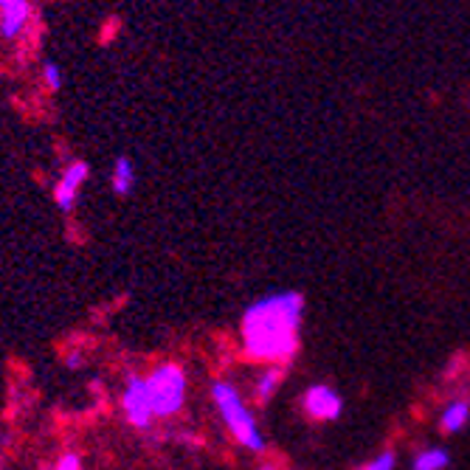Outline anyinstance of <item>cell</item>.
<instances>
[{"label": "cell", "mask_w": 470, "mask_h": 470, "mask_svg": "<svg viewBox=\"0 0 470 470\" xmlns=\"http://www.w3.org/2000/svg\"><path fill=\"white\" fill-rule=\"evenodd\" d=\"M122 411H124V420L133 425L147 431L155 420V411L153 403H149V391H147V378L141 374H130L124 394H122Z\"/></svg>", "instance_id": "277c9868"}, {"label": "cell", "mask_w": 470, "mask_h": 470, "mask_svg": "<svg viewBox=\"0 0 470 470\" xmlns=\"http://www.w3.org/2000/svg\"><path fill=\"white\" fill-rule=\"evenodd\" d=\"M281 381H285V366H265V369H262L259 378H256V383H254L256 403L268 406V403L276 398V391H279Z\"/></svg>", "instance_id": "9c48e42d"}, {"label": "cell", "mask_w": 470, "mask_h": 470, "mask_svg": "<svg viewBox=\"0 0 470 470\" xmlns=\"http://www.w3.org/2000/svg\"><path fill=\"white\" fill-rule=\"evenodd\" d=\"M147 391L158 420L175 417L186 403V391H189V381H186L183 366L172 361L155 366L147 374Z\"/></svg>", "instance_id": "3957f363"}, {"label": "cell", "mask_w": 470, "mask_h": 470, "mask_svg": "<svg viewBox=\"0 0 470 470\" xmlns=\"http://www.w3.org/2000/svg\"><path fill=\"white\" fill-rule=\"evenodd\" d=\"M212 403L217 408L220 420L225 423V428H229V434L242 448L254 450V454H262V450H265V437H262L254 411L248 408L246 400H242L239 389L231 381H214V386H212Z\"/></svg>", "instance_id": "7a4b0ae2"}, {"label": "cell", "mask_w": 470, "mask_h": 470, "mask_svg": "<svg viewBox=\"0 0 470 470\" xmlns=\"http://www.w3.org/2000/svg\"><path fill=\"white\" fill-rule=\"evenodd\" d=\"M259 470H281V467H276V465H268V462H265V465H262Z\"/></svg>", "instance_id": "9a60e30c"}, {"label": "cell", "mask_w": 470, "mask_h": 470, "mask_svg": "<svg viewBox=\"0 0 470 470\" xmlns=\"http://www.w3.org/2000/svg\"><path fill=\"white\" fill-rule=\"evenodd\" d=\"M305 324V296L298 290H279L256 298L239 318V341L246 358L265 366H288Z\"/></svg>", "instance_id": "6da1fadb"}, {"label": "cell", "mask_w": 470, "mask_h": 470, "mask_svg": "<svg viewBox=\"0 0 470 470\" xmlns=\"http://www.w3.org/2000/svg\"><path fill=\"white\" fill-rule=\"evenodd\" d=\"M450 465V454L440 445H431V448H423L420 454L411 462V470H445Z\"/></svg>", "instance_id": "8fae6325"}, {"label": "cell", "mask_w": 470, "mask_h": 470, "mask_svg": "<svg viewBox=\"0 0 470 470\" xmlns=\"http://www.w3.org/2000/svg\"><path fill=\"white\" fill-rule=\"evenodd\" d=\"M43 82H46V88L48 90H60L63 88V71H60V65L56 63H43Z\"/></svg>", "instance_id": "7c38bea8"}, {"label": "cell", "mask_w": 470, "mask_h": 470, "mask_svg": "<svg viewBox=\"0 0 470 470\" xmlns=\"http://www.w3.org/2000/svg\"><path fill=\"white\" fill-rule=\"evenodd\" d=\"M31 17L29 0H0V34L6 40H14L26 31V23Z\"/></svg>", "instance_id": "52a82bcc"}, {"label": "cell", "mask_w": 470, "mask_h": 470, "mask_svg": "<svg viewBox=\"0 0 470 470\" xmlns=\"http://www.w3.org/2000/svg\"><path fill=\"white\" fill-rule=\"evenodd\" d=\"M302 408L315 423H335L344 415V398L330 383H313L302 394Z\"/></svg>", "instance_id": "5b68a950"}, {"label": "cell", "mask_w": 470, "mask_h": 470, "mask_svg": "<svg viewBox=\"0 0 470 470\" xmlns=\"http://www.w3.org/2000/svg\"><path fill=\"white\" fill-rule=\"evenodd\" d=\"M110 186L113 192L119 197H127L130 192L136 189V166L127 155H119L116 164H113V172H110Z\"/></svg>", "instance_id": "30bf717a"}, {"label": "cell", "mask_w": 470, "mask_h": 470, "mask_svg": "<svg viewBox=\"0 0 470 470\" xmlns=\"http://www.w3.org/2000/svg\"><path fill=\"white\" fill-rule=\"evenodd\" d=\"M88 175H90V166L85 164V161H73L65 172H63V178L56 180V186H54V203H56V209L60 212H73V206H77V197H80V189H82V183L88 180Z\"/></svg>", "instance_id": "8992f818"}, {"label": "cell", "mask_w": 470, "mask_h": 470, "mask_svg": "<svg viewBox=\"0 0 470 470\" xmlns=\"http://www.w3.org/2000/svg\"><path fill=\"white\" fill-rule=\"evenodd\" d=\"M467 423H470V400H465V398L448 400L445 408L440 411V431L442 434H459V431H465Z\"/></svg>", "instance_id": "ba28073f"}, {"label": "cell", "mask_w": 470, "mask_h": 470, "mask_svg": "<svg viewBox=\"0 0 470 470\" xmlns=\"http://www.w3.org/2000/svg\"><path fill=\"white\" fill-rule=\"evenodd\" d=\"M54 470H82V457L77 454V450H68V454L56 459Z\"/></svg>", "instance_id": "5bb4252c"}, {"label": "cell", "mask_w": 470, "mask_h": 470, "mask_svg": "<svg viewBox=\"0 0 470 470\" xmlns=\"http://www.w3.org/2000/svg\"><path fill=\"white\" fill-rule=\"evenodd\" d=\"M394 467H398V454H394V450H383V454L374 457L364 470H394Z\"/></svg>", "instance_id": "4fadbf2b"}]
</instances>
